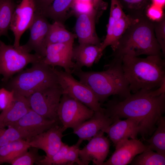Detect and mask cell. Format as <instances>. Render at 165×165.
Masks as SVG:
<instances>
[{"instance_id": "484cf974", "label": "cell", "mask_w": 165, "mask_h": 165, "mask_svg": "<svg viewBox=\"0 0 165 165\" xmlns=\"http://www.w3.org/2000/svg\"><path fill=\"white\" fill-rule=\"evenodd\" d=\"M151 138L145 140L150 149L165 156V120L161 117Z\"/></svg>"}, {"instance_id": "83f0119b", "label": "cell", "mask_w": 165, "mask_h": 165, "mask_svg": "<svg viewBox=\"0 0 165 165\" xmlns=\"http://www.w3.org/2000/svg\"><path fill=\"white\" fill-rule=\"evenodd\" d=\"M130 164L132 165H164L165 156L149 149L136 156Z\"/></svg>"}, {"instance_id": "f546056e", "label": "cell", "mask_w": 165, "mask_h": 165, "mask_svg": "<svg viewBox=\"0 0 165 165\" xmlns=\"http://www.w3.org/2000/svg\"><path fill=\"white\" fill-rule=\"evenodd\" d=\"M30 149L22 154L10 163L12 165H32L37 164L44 156L40 155L38 149L30 147Z\"/></svg>"}, {"instance_id": "9c48e42d", "label": "cell", "mask_w": 165, "mask_h": 165, "mask_svg": "<svg viewBox=\"0 0 165 165\" xmlns=\"http://www.w3.org/2000/svg\"><path fill=\"white\" fill-rule=\"evenodd\" d=\"M94 111L69 95L63 94L57 111L59 121L66 130L72 129L91 118Z\"/></svg>"}, {"instance_id": "cb8c5ba5", "label": "cell", "mask_w": 165, "mask_h": 165, "mask_svg": "<svg viewBox=\"0 0 165 165\" xmlns=\"http://www.w3.org/2000/svg\"><path fill=\"white\" fill-rule=\"evenodd\" d=\"M16 5L14 0H0V38L9 37L8 30Z\"/></svg>"}, {"instance_id": "d4e9b609", "label": "cell", "mask_w": 165, "mask_h": 165, "mask_svg": "<svg viewBox=\"0 0 165 165\" xmlns=\"http://www.w3.org/2000/svg\"><path fill=\"white\" fill-rule=\"evenodd\" d=\"M73 0H54L44 12L47 18L54 21L63 23L66 18L67 11L71 8Z\"/></svg>"}, {"instance_id": "4dcf8cb0", "label": "cell", "mask_w": 165, "mask_h": 165, "mask_svg": "<svg viewBox=\"0 0 165 165\" xmlns=\"http://www.w3.org/2000/svg\"><path fill=\"white\" fill-rule=\"evenodd\" d=\"M70 146L64 143L60 150L52 156L44 157L37 163L39 165H63L65 157Z\"/></svg>"}, {"instance_id": "f35d334b", "label": "cell", "mask_w": 165, "mask_h": 165, "mask_svg": "<svg viewBox=\"0 0 165 165\" xmlns=\"http://www.w3.org/2000/svg\"><path fill=\"white\" fill-rule=\"evenodd\" d=\"M110 16L115 20L121 17L126 14L122 9L118 0H111Z\"/></svg>"}, {"instance_id": "b9f144b4", "label": "cell", "mask_w": 165, "mask_h": 165, "mask_svg": "<svg viewBox=\"0 0 165 165\" xmlns=\"http://www.w3.org/2000/svg\"><path fill=\"white\" fill-rule=\"evenodd\" d=\"M151 3L163 8L165 5V0H151Z\"/></svg>"}, {"instance_id": "836d02e7", "label": "cell", "mask_w": 165, "mask_h": 165, "mask_svg": "<svg viewBox=\"0 0 165 165\" xmlns=\"http://www.w3.org/2000/svg\"><path fill=\"white\" fill-rule=\"evenodd\" d=\"M71 8L76 16L83 13L96 12L92 0H73Z\"/></svg>"}, {"instance_id": "5b68a950", "label": "cell", "mask_w": 165, "mask_h": 165, "mask_svg": "<svg viewBox=\"0 0 165 165\" xmlns=\"http://www.w3.org/2000/svg\"><path fill=\"white\" fill-rule=\"evenodd\" d=\"M43 59L13 76L4 84L5 88L28 97L41 89L58 84L53 67L45 64Z\"/></svg>"}, {"instance_id": "7a4b0ae2", "label": "cell", "mask_w": 165, "mask_h": 165, "mask_svg": "<svg viewBox=\"0 0 165 165\" xmlns=\"http://www.w3.org/2000/svg\"><path fill=\"white\" fill-rule=\"evenodd\" d=\"M162 56L123 57L122 68L131 92L155 90L165 83V61Z\"/></svg>"}, {"instance_id": "60d3db41", "label": "cell", "mask_w": 165, "mask_h": 165, "mask_svg": "<svg viewBox=\"0 0 165 165\" xmlns=\"http://www.w3.org/2000/svg\"><path fill=\"white\" fill-rule=\"evenodd\" d=\"M54 0H34L36 12L43 14Z\"/></svg>"}, {"instance_id": "6da1fadb", "label": "cell", "mask_w": 165, "mask_h": 165, "mask_svg": "<svg viewBox=\"0 0 165 165\" xmlns=\"http://www.w3.org/2000/svg\"><path fill=\"white\" fill-rule=\"evenodd\" d=\"M105 114L113 121L132 118L140 122L141 135L151 136L165 112V83L154 90H141L122 101L112 99L104 105Z\"/></svg>"}, {"instance_id": "44dd1931", "label": "cell", "mask_w": 165, "mask_h": 165, "mask_svg": "<svg viewBox=\"0 0 165 165\" xmlns=\"http://www.w3.org/2000/svg\"><path fill=\"white\" fill-rule=\"evenodd\" d=\"M102 53L100 50V46L97 45L79 44L73 48L72 60L75 61L73 72L83 67H91L100 59Z\"/></svg>"}, {"instance_id": "603a6c76", "label": "cell", "mask_w": 165, "mask_h": 165, "mask_svg": "<svg viewBox=\"0 0 165 165\" xmlns=\"http://www.w3.org/2000/svg\"><path fill=\"white\" fill-rule=\"evenodd\" d=\"M30 147L28 140L20 139L0 147V164L4 163L10 164Z\"/></svg>"}, {"instance_id": "52a82bcc", "label": "cell", "mask_w": 165, "mask_h": 165, "mask_svg": "<svg viewBox=\"0 0 165 165\" xmlns=\"http://www.w3.org/2000/svg\"><path fill=\"white\" fill-rule=\"evenodd\" d=\"M63 94L81 102L94 112L103 109L94 92L88 86L75 79L72 74L53 67Z\"/></svg>"}, {"instance_id": "8d00e7d4", "label": "cell", "mask_w": 165, "mask_h": 165, "mask_svg": "<svg viewBox=\"0 0 165 165\" xmlns=\"http://www.w3.org/2000/svg\"><path fill=\"white\" fill-rule=\"evenodd\" d=\"M145 15L154 22L160 20L165 16L163 8L151 3L147 9Z\"/></svg>"}, {"instance_id": "e575fe53", "label": "cell", "mask_w": 165, "mask_h": 165, "mask_svg": "<svg viewBox=\"0 0 165 165\" xmlns=\"http://www.w3.org/2000/svg\"><path fill=\"white\" fill-rule=\"evenodd\" d=\"M79 146L76 143L70 146L63 162V165H72L76 163L79 165H83L79 157Z\"/></svg>"}, {"instance_id": "ba28073f", "label": "cell", "mask_w": 165, "mask_h": 165, "mask_svg": "<svg viewBox=\"0 0 165 165\" xmlns=\"http://www.w3.org/2000/svg\"><path fill=\"white\" fill-rule=\"evenodd\" d=\"M62 94L58 84L41 89L26 98L32 110L47 119L59 122L57 111Z\"/></svg>"}, {"instance_id": "1f68e13d", "label": "cell", "mask_w": 165, "mask_h": 165, "mask_svg": "<svg viewBox=\"0 0 165 165\" xmlns=\"http://www.w3.org/2000/svg\"><path fill=\"white\" fill-rule=\"evenodd\" d=\"M24 139L22 134L13 126L0 128V147L15 141Z\"/></svg>"}, {"instance_id": "d6986e66", "label": "cell", "mask_w": 165, "mask_h": 165, "mask_svg": "<svg viewBox=\"0 0 165 165\" xmlns=\"http://www.w3.org/2000/svg\"><path fill=\"white\" fill-rule=\"evenodd\" d=\"M140 121L137 119L129 118L122 120H114L113 123L103 130L115 145L119 142L131 138L136 139L141 133Z\"/></svg>"}, {"instance_id": "ac0fdd59", "label": "cell", "mask_w": 165, "mask_h": 165, "mask_svg": "<svg viewBox=\"0 0 165 165\" xmlns=\"http://www.w3.org/2000/svg\"><path fill=\"white\" fill-rule=\"evenodd\" d=\"M76 16L75 30L79 44L100 46L101 43L95 29V24L98 19L96 12L83 13Z\"/></svg>"}, {"instance_id": "d590c367", "label": "cell", "mask_w": 165, "mask_h": 165, "mask_svg": "<svg viewBox=\"0 0 165 165\" xmlns=\"http://www.w3.org/2000/svg\"><path fill=\"white\" fill-rule=\"evenodd\" d=\"M14 99V92L5 87L0 89V111H2L8 108Z\"/></svg>"}, {"instance_id": "e0dca14e", "label": "cell", "mask_w": 165, "mask_h": 165, "mask_svg": "<svg viewBox=\"0 0 165 165\" xmlns=\"http://www.w3.org/2000/svg\"><path fill=\"white\" fill-rule=\"evenodd\" d=\"M113 122L103 110L94 112L92 116L74 128L73 133L79 137L76 144L79 146L83 141H89L101 131L103 130Z\"/></svg>"}, {"instance_id": "ffe728a7", "label": "cell", "mask_w": 165, "mask_h": 165, "mask_svg": "<svg viewBox=\"0 0 165 165\" xmlns=\"http://www.w3.org/2000/svg\"><path fill=\"white\" fill-rule=\"evenodd\" d=\"M30 109L27 98L14 93V99L12 104L0 113V128L12 126Z\"/></svg>"}, {"instance_id": "7402d4cb", "label": "cell", "mask_w": 165, "mask_h": 165, "mask_svg": "<svg viewBox=\"0 0 165 165\" xmlns=\"http://www.w3.org/2000/svg\"><path fill=\"white\" fill-rule=\"evenodd\" d=\"M77 37L76 35L67 30L63 23L54 21L50 24L45 40L46 47L49 44L72 42Z\"/></svg>"}, {"instance_id": "4fadbf2b", "label": "cell", "mask_w": 165, "mask_h": 165, "mask_svg": "<svg viewBox=\"0 0 165 165\" xmlns=\"http://www.w3.org/2000/svg\"><path fill=\"white\" fill-rule=\"evenodd\" d=\"M115 146V151L102 165L130 164L137 155L150 149L148 145H145L140 140L136 139H124L118 142Z\"/></svg>"}, {"instance_id": "30bf717a", "label": "cell", "mask_w": 165, "mask_h": 165, "mask_svg": "<svg viewBox=\"0 0 165 165\" xmlns=\"http://www.w3.org/2000/svg\"><path fill=\"white\" fill-rule=\"evenodd\" d=\"M36 9L34 0H22L13 12L9 29L14 37L13 46L18 48L24 33L29 28L33 21Z\"/></svg>"}, {"instance_id": "8992f818", "label": "cell", "mask_w": 165, "mask_h": 165, "mask_svg": "<svg viewBox=\"0 0 165 165\" xmlns=\"http://www.w3.org/2000/svg\"><path fill=\"white\" fill-rule=\"evenodd\" d=\"M44 57L31 54L20 45L18 48L7 45L0 39V75L5 84L14 75L29 64L41 61Z\"/></svg>"}, {"instance_id": "f1b7e54d", "label": "cell", "mask_w": 165, "mask_h": 165, "mask_svg": "<svg viewBox=\"0 0 165 165\" xmlns=\"http://www.w3.org/2000/svg\"><path fill=\"white\" fill-rule=\"evenodd\" d=\"M135 19L128 15L125 14L115 20L113 38L110 46L113 51L116 50L120 38Z\"/></svg>"}, {"instance_id": "7c38bea8", "label": "cell", "mask_w": 165, "mask_h": 165, "mask_svg": "<svg viewBox=\"0 0 165 165\" xmlns=\"http://www.w3.org/2000/svg\"><path fill=\"white\" fill-rule=\"evenodd\" d=\"M101 131L93 137L88 143L79 150V157L83 165L91 162L94 165H102L109 151V140Z\"/></svg>"}, {"instance_id": "ab89813d", "label": "cell", "mask_w": 165, "mask_h": 165, "mask_svg": "<svg viewBox=\"0 0 165 165\" xmlns=\"http://www.w3.org/2000/svg\"><path fill=\"white\" fill-rule=\"evenodd\" d=\"M93 7L99 19L108 6V3L104 0H92Z\"/></svg>"}, {"instance_id": "5bb4252c", "label": "cell", "mask_w": 165, "mask_h": 165, "mask_svg": "<svg viewBox=\"0 0 165 165\" xmlns=\"http://www.w3.org/2000/svg\"><path fill=\"white\" fill-rule=\"evenodd\" d=\"M73 43L48 45L46 47L45 56L43 59V62L51 67H62L64 71L72 74L75 66L72 60Z\"/></svg>"}, {"instance_id": "4316f807", "label": "cell", "mask_w": 165, "mask_h": 165, "mask_svg": "<svg viewBox=\"0 0 165 165\" xmlns=\"http://www.w3.org/2000/svg\"><path fill=\"white\" fill-rule=\"evenodd\" d=\"M123 10L134 19L145 15L146 10L151 4V0H118Z\"/></svg>"}, {"instance_id": "9a60e30c", "label": "cell", "mask_w": 165, "mask_h": 165, "mask_svg": "<svg viewBox=\"0 0 165 165\" xmlns=\"http://www.w3.org/2000/svg\"><path fill=\"white\" fill-rule=\"evenodd\" d=\"M57 123L44 132L29 139L31 147L43 150L45 156L50 157L57 153L64 143L62 141L63 133L66 130Z\"/></svg>"}, {"instance_id": "3957f363", "label": "cell", "mask_w": 165, "mask_h": 165, "mask_svg": "<svg viewBox=\"0 0 165 165\" xmlns=\"http://www.w3.org/2000/svg\"><path fill=\"white\" fill-rule=\"evenodd\" d=\"M106 70L85 72L81 69L74 73L79 81L89 87L101 104L112 95L123 99L131 94L122 67V59H113Z\"/></svg>"}, {"instance_id": "2e32d148", "label": "cell", "mask_w": 165, "mask_h": 165, "mask_svg": "<svg viewBox=\"0 0 165 165\" xmlns=\"http://www.w3.org/2000/svg\"><path fill=\"white\" fill-rule=\"evenodd\" d=\"M58 122L47 119L31 108L11 126L17 129L24 139L33 137L47 130Z\"/></svg>"}, {"instance_id": "d6a6232c", "label": "cell", "mask_w": 165, "mask_h": 165, "mask_svg": "<svg viewBox=\"0 0 165 165\" xmlns=\"http://www.w3.org/2000/svg\"><path fill=\"white\" fill-rule=\"evenodd\" d=\"M154 31L156 39L161 47L163 55L165 54V16L154 22Z\"/></svg>"}, {"instance_id": "277c9868", "label": "cell", "mask_w": 165, "mask_h": 165, "mask_svg": "<svg viewBox=\"0 0 165 165\" xmlns=\"http://www.w3.org/2000/svg\"><path fill=\"white\" fill-rule=\"evenodd\" d=\"M163 55L154 31V22L145 15L134 20L119 40L112 56Z\"/></svg>"}, {"instance_id": "74e56055", "label": "cell", "mask_w": 165, "mask_h": 165, "mask_svg": "<svg viewBox=\"0 0 165 165\" xmlns=\"http://www.w3.org/2000/svg\"><path fill=\"white\" fill-rule=\"evenodd\" d=\"M115 20L109 16L108 22L107 25V34L105 38L100 46L101 52L102 53L104 50L112 44L113 37V29Z\"/></svg>"}, {"instance_id": "8fae6325", "label": "cell", "mask_w": 165, "mask_h": 165, "mask_svg": "<svg viewBox=\"0 0 165 165\" xmlns=\"http://www.w3.org/2000/svg\"><path fill=\"white\" fill-rule=\"evenodd\" d=\"M42 13L35 12L32 22L29 28L30 36L28 42L22 47L29 53H35L44 57L46 47L45 40L50 24Z\"/></svg>"}]
</instances>
